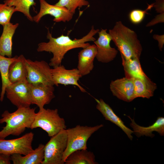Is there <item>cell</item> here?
<instances>
[{"label": "cell", "mask_w": 164, "mask_h": 164, "mask_svg": "<svg viewBox=\"0 0 164 164\" xmlns=\"http://www.w3.org/2000/svg\"><path fill=\"white\" fill-rule=\"evenodd\" d=\"M47 29V38L49 41L39 43L37 50L38 52L45 51L53 53V57L51 59L49 64L53 67L61 65L64 55L69 50L75 48H85L90 45L87 42L94 41L96 39L94 36L99 31L98 29H94L92 26L87 35L80 39H72L68 36H64L63 34L58 37H53L49 29Z\"/></svg>", "instance_id": "obj_1"}, {"label": "cell", "mask_w": 164, "mask_h": 164, "mask_svg": "<svg viewBox=\"0 0 164 164\" xmlns=\"http://www.w3.org/2000/svg\"><path fill=\"white\" fill-rule=\"evenodd\" d=\"M108 33L124 59L140 58L142 48L134 31L119 21L112 29L109 30Z\"/></svg>", "instance_id": "obj_2"}, {"label": "cell", "mask_w": 164, "mask_h": 164, "mask_svg": "<svg viewBox=\"0 0 164 164\" xmlns=\"http://www.w3.org/2000/svg\"><path fill=\"white\" fill-rule=\"evenodd\" d=\"M35 108L21 107L14 112L5 111L2 114L0 123L6 125L0 131V138H5L10 135L19 136L26 128H30L36 113Z\"/></svg>", "instance_id": "obj_3"}, {"label": "cell", "mask_w": 164, "mask_h": 164, "mask_svg": "<svg viewBox=\"0 0 164 164\" xmlns=\"http://www.w3.org/2000/svg\"><path fill=\"white\" fill-rule=\"evenodd\" d=\"M103 126L102 124L94 126L79 125L66 129L67 143L63 158L64 164L67 157L72 152L78 150L87 149V142L88 139L94 132Z\"/></svg>", "instance_id": "obj_4"}, {"label": "cell", "mask_w": 164, "mask_h": 164, "mask_svg": "<svg viewBox=\"0 0 164 164\" xmlns=\"http://www.w3.org/2000/svg\"><path fill=\"white\" fill-rule=\"evenodd\" d=\"M40 128L46 131L49 136L51 137L61 131L66 129L64 119L60 117L57 109H39L36 113L30 129Z\"/></svg>", "instance_id": "obj_5"}, {"label": "cell", "mask_w": 164, "mask_h": 164, "mask_svg": "<svg viewBox=\"0 0 164 164\" xmlns=\"http://www.w3.org/2000/svg\"><path fill=\"white\" fill-rule=\"evenodd\" d=\"M67 143L66 130L51 137L44 146V158L41 164H63V158Z\"/></svg>", "instance_id": "obj_6"}, {"label": "cell", "mask_w": 164, "mask_h": 164, "mask_svg": "<svg viewBox=\"0 0 164 164\" xmlns=\"http://www.w3.org/2000/svg\"><path fill=\"white\" fill-rule=\"evenodd\" d=\"M26 79L32 84H43L54 85L49 64L44 60L33 61L26 59Z\"/></svg>", "instance_id": "obj_7"}, {"label": "cell", "mask_w": 164, "mask_h": 164, "mask_svg": "<svg viewBox=\"0 0 164 164\" xmlns=\"http://www.w3.org/2000/svg\"><path fill=\"white\" fill-rule=\"evenodd\" d=\"M31 84L26 79L11 84L5 89L7 98L17 108L29 107L32 104L30 95Z\"/></svg>", "instance_id": "obj_8"}, {"label": "cell", "mask_w": 164, "mask_h": 164, "mask_svg": "<svg viewBox=\"0 0 164 164\" xmlns=\"http://www.w3.org/2000/svg\"><path fill=\"white\" fill-rule=\"evenodd\" d=\"M34 135L30 132L14 139L0 138V153L9 155L14 154H28L34 150L32 145Z\"/></svg>", "instance_id": "obj_9"}, {"label": "cell", "mask_w": 164, "mask_h": 164, "mask_svg": "<svg viewBox=\"0 0 164 164\" xmlns=\"http://www.w3.org/2000/svg\"><path fill=\"white\" fill-rule=\"evenodd\" d=\"M51 71L54 85L56 86H58L59 84L75 85L82 92H87L78 83L80 78L82 77L77 68L68 70L64 66L60 65L51 68Z\"/></svg>", "instance_id": "obj_10"}, {"label": "cell", "mask_w": 164, "mask_h": 164, "mask_svg": "<svg viewBox=\"0 0 164 164\" xmlns=\"http://www.w3.org/2000/svg\"><path fill=\"white\" fill-rule=\"evenodd\" d=\"M107 30V29H101L98 32L99 37L97 39L94 41L97 50L96 57L99 62L103 63L112 61L118 53L117 50L111 47L110 43L111 38Z\"/></svg>", "instance_id": "obj_11"}, {"label": "cell", "mask_w": 164, "mask_h": 164, "mask_svg": "<svg viewBox=\"0 0 164 164\" xmlns=\"http://www.w3.org/2000/svg\"><path fill=\"white\" fill-rule=\"evenodd\" d=\"M40 8L38 13L33 17V20L38 23L41 18L46 15L54 17L53 21L56 22L70 21L73 17L71 13L66 8L49 4L45 0H39Z\"/></svg>", "instance_id": "obj_12"}, {"label": "cell", "mask_w": 164, "mask_h": 164, "mask_svg": "<svg viewBox=\"0 0 164 164\" xmlns=\"http://www.w3.org/2000/svg\"><path fill=\"white\" fill-rule=\"evenodd\" d=\"M110 89L114 96L124 101L129 102L135 99L133 78L125 77L112 80Z\"/></svg>", "instance_id": "obj_13"}, {"label": "cell", "mask_w": 164, "mask_h": 164, "mask_svg": "<svg viewBox=\"0 0 164 164\" xmlns=\"http://www.w3.org/2000/svg\"><path fill=\"white\" fill-rule=\"evenodd\" d=\"M30 95L32 104H36L40 109L49 104L55 97L54 85L43 84H31Z\"/></svg>", "instance_id": "obj_14"}, {"label": "cell", "mask_w": 164, "mask_h": 164, "mask_svg": "<svg viewBox=\"0 0 164 164\" xmlns=\"http://www.w3.org/2000/svg\"><path fill=\"white\" fill-rule=\"evenodd\" d=\"M97 54L95 44L90 45L83 48L78 55L77 69L82 77L89 74L93 70L94 61Z\"/></svg>", "instance_id": "obj_15"}, {"label": "cell", "mask_w": 164, "mask_h": 164, "mask_svg": "<svg viewBox=\"0 0 164 164\" xmlns=\"http://www.w3.org/2000/svg\"><path fill=\"white\" fill-rule=\"evenodd\" d=\"M95 99L97 102L96 108L103 116L105 120L109 121L119 127L131 140L133 139V130L127 127L121 119L114 112L110 106L101 99Z\"/></svg>", "instance_id": "obj_16"}, {"label": "cell", "mask_w": 164, "mask_h": 164, "mask_svg": "<svg viewBox=\"0 0 164 164\" xmlns=\"http://www.w3.org/2000/svg\"><path fill=\"white\" fill-rule=\"evenodd\" d=\"M131 120L130 125L133 129V133L137 137L146 136L153 138L155 136L152 133L153 132L158 133L160 135H164V118L159 117L151 125L148 127L139 125L135 121L134 119L127 116Z\"/></svg>", "instance_id": "obj_17"}, {"label": "cell", "mask_w": 164, "mask_h": 164, "mask_svg": "<svg viewBox=\"0 0 164 164\" xmlns=\"http://www.w3.org/2000/svg\"><path fill=\"white\" fill-rule=\"evenodd\" d=\"M19 24L10 22L3 26L0 37V55L9 57H12V39Z\"/></svg>", "instance_id": "obj_18"}, {"label": "cell", "mask_w": 164, "mask_h": 164, "mask_svg": "<svg viewBox=\"0 0 164 164\" xmlns=\"http://www.w3.org/2000/svg\"><path fill=\"white\" fill-rule=\"evenodd\" d=\"M44 146L40 144L35 149L23 156L19 154H12L11 160L14 164H41L44 158Z\"/></svg>", "instance_id": "obj_19"}, {"label": "cell", "mask_w": 164, "mask_h": 164, "mask_svg": "<svg viewBox=\"0 0 164 164\" xmlns=\"http://www.w3.org/2000/svg\"><path fill=\"white\" fill-rule=\"evenodd\" d=\"M134 92L135 98L142 97L149 99L152 97L157 88L156 84L149 77L142 79L133 78Z\"/></svg>", "instance_id": "obj_20"}, {"label": "cell", "mask_w": 164, "mask_h": 164, "mask_svg": "<svg viewBox=\"0 0 164 164\" xmlns=\"http://www.w3.org/2000/svg\"><path fill=\"white\" fill-rule=\"evenodd\" d=\"M26 58L23 55L18 56L10 65L9 71V79L13 84L26 79L27 71L25 65Z\"/></svg>", "instance_id": "obj_21"}, {"label": "cell", "mask_w": 164, "mask_h": 164, "mask_svg": "<svg viewBox=\"0 0 164 164\" xmlns=\"http://www.w3.org/2000/svg\"><path fill=\"white\" fill-rule=\"evenodd\" d=\"M121 56L125 77L143 79L147 77L142 69L140 58L135 57L127 59Z\"/></svg>", "instance_id": "obj_22"}, {"label": "cell", "mask_w": 164, "mask_h": 164, "mask_svg": "<svg viewBox=\"0 0 164 164\" xmlns=\"http://www.w3.org/2000/svg\"><path fill=\"white\" fill-rule=\"evenodd\" d=\"M65 164H97L94 153L87 149L75 151L70 154L64 162Z\"/></svg>", "instance_id": "obj_23"}, {"label": "cell", "mask_w": 164, "mask_h": 164, "mask_svg": "<svg viewBox=\"0 0 164 164\" xmlns=\"http://www.w3.org/2000/svg\"><path fill=\"white\" fill-rule=\"evenodd\" d=\"M18 56H15L13 57H6L0 55V72L2 81L0 100L1 101L3 100L6 88L11 84L9 79L10 66L17 59Z\"/></svg>", "instance_id": "obj_24"}, {"label": "cell", "mask_w": 164, "mask_h": 164, "mask_svg": "<svg viewBox=\"0 0 164 164\" xmlns=\"http://www.w3.org/2000/svg\"><path fill=\"white\" fill-rule=\"evenodd\" d=\"M4 2L8 5L14 6L15 12L22 13L29 21H33L29 9L31 6L36 5L34 0H5Z\"/></svg>", "instance_id": "obj_25"}, {"label": "cell", "mask_w": 164, "mask_h": 164, "mask_svg": "<svg viewBox=\"0 0 164 164\" xmlns=\"http://www.w3.org/2000/svg\"><path fill=\"white\" fill-rule=\"evenodd\" d=\"M89 4V2L86 0H59L55 5L66 8L73 14L77 8H80Z\"/></svg>", "instance_id": "obj_26"}, {"label": "cell", "mask_w": 164, "mask_h": 164, "mask_svg": "<svg viewBox=\"0 0 164 164\" xmlns=\"http://www.w3.org/2000/svg\"><path fill=\"white\" fill-rule=\"evenodd\" d=\"M15 12V7L6 4H0V25L2 26L10 22L13 14Z\"/></svg>", "instance_id": "obj_27"}, {"label": "cell", "mask_w": 164, "mask_h": 164, "mask_svg": "<svg viewBox=\"0 0 164 164\" xmlns=\"http://www.w3.org/2000/svg\"><path fill=\"white\" fill-rule=\"evenodd\" d=\"M153 7L152 4L148 5L146 9L143 10L135 9L132 10L129 14V19L131 22L134 24H138L141 23L143 20L146 14H148L147 11Z\"/></svg>", "instance_id": "obj_28"}, {"label": "cell", "mask_w": 164, "mask_h": 164, "mask_svg": "<svg viewBox=\"0 0 164 164\" xmlns=\"http://www.w3.org/2000/svg\"><path fill=\"white\" fill-rule=\"evenodd\" d=\"M164 12L160 13L155 16V17L148 23L146 26L149 27L154 26L157 23L164 22Z\"/></svg>", "instance_id": "obj_29"}, {"label": "cell", "mask_w": 164, "mask_h": 164, "mask_svg": "<svg viewBox=\"0 0 164 164\" xmlns=\"http://www.w3.org/2000/svg\"><path fill=\"white\" fill-rule=\"evenodd\" d=\"M156 2L152 3L153 7H154L156 11L159 13L164 12V0H155Z\"/></svg>", "instance_id": "obj_30"}, {"label": "cell", "mask_w": 164, "mask_h": 164, "mask_svg": "<svg viewBox=\"0 0 164 164\" xmlns=\"http://www.w3.org/2000/svg\"><path fill=\"white\" fill-rule=\"evenodd\" d=\"M153 38L154 39L158 41V46L159 49L160 51H162L164 44V35H160L154 34L153 36Z\"/></svg>", "instance_id": "obj_31"}, {"label": "cell", "mask_w": 164, "mask_h": 164, "mask_svg": "<svg viewBox=\"0 0 164 164\" xmlns=\"http://www.w3.org/2000/svg\"><path fill=\"white\" fill-rule=\"evenodd\" d=\"M10 155L0 153V164H11Z\"/></svg>", "instance_id": "obj_32"}]
</instances>
